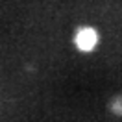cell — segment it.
<instances>
[{
    "label": "cell",
    "mask_w": 122,
    "mask_h": 122,
    "mask_svg": "<svg viewBox=\"0 0 122 122\" xmlns=\"http://www.w3.org/2000/svg\"><path fill=\"white\" fill-rule=\"evenodd\" d=\"M74 45L81 52H92L98 45V31L94 28H89V26L80 28L74 35Z\"/></svg>",
    "instance_id": "1"
},
{
    "label": "cell",
    "mask_w": 122,
    "mask_h": 122,
    "mask_svg": "<svg viewBox=\"0 0 122 122\" xmlns=\"http://www.w3.org/2000/svg\"><path fill=\"white\" fill-rule=\"evenodd\" d=\"M109 109H111L115 115L122 117V96H113L111 102H109Z\"/></svg>",
    "instance_id": "2"
}]
</instances>
